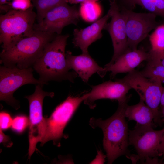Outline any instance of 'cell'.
I'll return each instance as SVG.
<instances>
[{"mask_svg": "<svg viewBox=\"0 0 164 164\" xmlns=\"http://www.w3.org/2000/svg\"><path fill=\"white\" fill-rule=\"evenodd\" d=\"M153 127L136 124L133 130H129V144L135 148L142 162L158 163V157L160 156L159 148L164 128L157 130Z\"/></svg>", "mask_w": 164, "mask_h": 164, "instance_id": "6", "label": "cell"}, {"mask_svg": "<svg viewBox=\"0 0 164 164\" xmlns=\"http://www.w3.org/2000/svg\"><path fill=\"white\" fill-rule=\"evenodd\" d=\"M79 10L66 2L53 8L39 23L35 24V29L60 35L63 28L70 24L76 25L80 17Z\"/></svg>", "mask_w": 164, "mask_h": 164, "instance_id": "12", "label": "cell"}, {"mask_svg": "<svg viewBox=\"0 0 164 164\" xmlns=\"http://www.w3.org/2000/svg\"><path fill=\"white\" fill-rule=\"evenodd\" d=\"M154 63L155 64H161L164 66V56L162 57L161 59L154 62Z\"/></svg>", "mask_w": 164, "mask_h": 164, "instance_id": "29", "label": "cell"}, {"mask_svg": "<svg viewBox=\"0 0 164 164\" xmlns=\"http://www.w3.org/2000/svg\"><path fill=\"white\" fill-rule=\"evenodd\" d=\"M131 89L120 79H116L115 81L109 80L92 86L84 101L89 105L95 100L102 99H115L118 101L125 97Z\"/></svg>", "mask_w": 164, "mask_h": 164, "instance_id": "14", "label": "cell"}, {"mask_svg": "<svg viewBox=\"0 0 164 164\" xmlns=\"http://www.w3.org/2000/svg\"><path fill=\"white\" fill-rule=\"evenodd\" d=\"M10 0H0V5L8 3Z\"/></svg>", "mask_w": 164, "mask_h": 164, "instance_id": "31", "label": "cell"}, {"mask_svg": "<svg viewBox=\"0 0 164 164\" xmlns=\"http://www.w3.org/2000/svg\"><path fill=\"white\" fill-rule=\"evenodd\" d=\"M161 111L162 112V116L164 118V106L161 107Z\"/></svg>", "mask_w": 164, "mask_h": 164, "instance_id": "32", "label": "cell"}, {"mask_svg": "<svg viewBox=\"0 0 164 164\" xmlns=\"http://www.w3.org/2000/svg\"><path fill=\"white\" fill-rule=\"evenodd\" d=\"M131 95H128L118 101V105L115 112L105 120L92 119L91 123L99 127L103 133V145L108 164H111L120 156L128 153V131L125 120V111Z\"/></svg>", "mask_w": 164, "mask_h": 164, "instance_id": "1", "label": "cell"}, {"mask_svg": "<svg viewBox=\"0 0 164 164\" xmlns=\"http://www.w3.org/2000/svg\"><path fill=\"white\" fill-rule=\"evenodd\" d=\"M147 78H156L164 83V66L161 64L147 63L145 68L140 71Z\"/></svg>", "mask_w": 164, "mask_h": 164, "instance_id": "22", "label": "cell"}, {"mask_svg": "<svg viewBox=\"0 0 164 164\" xmlns=\"http://www.w3.org/2000/svg\"><path fill=\"white\" fill-rule=\"evenodd\" d=\"M12 120L8 113L2 112L0 113V129L6 130L11 127Z\"/></svg>", "mask_w": 164, "mask_h": 164, "instance_id": "25", "label": "cell"}, {"mask_svg": "<svg viewBox=\"0 0 164 164\" xmlns=\"http://www.w3.org/2000/svg\"><path fill=\"white\" fill-rule=\"evenodd\" d=\"M125 115L128 121L134 120L136 122L137 124L153 127L154 123H155L153 111L140 98L138 104L132 105H127Z\"/></svg>", "mask_w": 164, "mask_h": 164, "instance_id": "17", "label": "cell"}, {"mask_svg": "<svg viewBox=\"0 0 164 164\" xmlns=\"http://www.w3.org/2000/svg\"><path fill=\"white\" fill-rule=\"evenodd\" d=\"M100 0H65V2L68 3L70 4H77L78 3H81L83 2L87 1H93L97 2Z\"/></svg>", "mask_w": 164, "mask_h": 164, "instance_id": "28", "label": "cell"}, {"mask_svg": "<svg viewBox=\"0 0 164 164\" xmlns=\"http://www.w3.org/2000/svg\"><path fill=\"white\" fill-rule=\"evenodd\" d=\"M131 5H140L150 12L164 18L163 0H125Z\"/></svg>", "mask_w": 164, "mask_h": 164, "instance_id": "18", "label": "cell"}, {"mask_svg": "<svg viewBox=\"0 0 164 164\" xmlns=\"http://www.w3.org/2000/svg\"><path fill=\"white\" fill-rule=\"evenodd\" d=\"M33 5L26 10L12 9L0 15V43L2 49L32 35L36 13Z\"/></svg>", "mask_w": 164, "mask_h": 164, "instance_id": "4", "label": "cell"}, {"mask_svg": "<svg viewBox=\"0 0 164 164\" xmlns=\"http://www.w3.org/2000/svg\"><path fill=\"white\" fill-rule=\"evenodd\" d=\"M120 79L137 92L140 98L153 111L155 124L162 125L163 116L159 108L164 87L161 81L156 78L146 77L135 69Z\"/></svg>", "mask_w": 164, "mask_h": 164, "instance_id": "5", "label": "cell"}, {"mask_svg": "<svg viewBox=\"0 0 164 164\" xmlns=\"http://www.w3.org/2000/svg\"><path fill=\"white\" fill-rule=\"evenodd\" d=\"M163 106H164V90L163 92L161 97L160 103V107L161 108Z\"/></svg>", "mask_w": 164, "mask_h": 164, "instance_id": "30", "label": "cell"}, {"mask_svg": "<svg viewBox=\"0 0 164 164\" xmlns=\"http://www.w3.org/2000/svg\"><path fill=\"white\" fill-rule=\"evenodd\" d=\"M32 67L25 69L10 67L4 66L0 67V100L16 109L20 107L19 102L13 97L14 92L22 86L28 84H46L33 76Z\"/></svg>", "mask_w": 164, "mask_h": 164, "instance_id": "9", "label": "cell"}, {"mask_svg": "<svg viewBox=\"0 0 164 164\" xmlns=\"http://www.w3.org/2000/svg\"><path fill=\"white\" fill-rule=\"evenodd\" d=\"M43 85H36L34 92L25 97L29 104V159L36 150L37 144L41 142L45 134L46 118L43 117V113L44 99L46 96L53 97L54 95L53 92L44 91L42 89Z\"/></svg>", "mask_w": 164, "mask_h": 164, "instance_id": "7", "label": "cell"}, {"mask_svg": "<svg viewBox=\"0 0 164 164\" xmlns=\"http://www.w3.org/2000/svg\"><path fill=\"white\" fill-rule=\"evenodd\" d=\"M110 17V13L108 11L104 16L87 27L75 29L73 39L74 46L79 48L82 53H88V48L91 44L102 37V31Z\"/></svg>", "mask_w": 164, "mask_h": 164, "instance_id": "15", "label": "cell"}, {"mask_svg": "<svg viewBox=\"0 0 164 164\" xmlns=\"http://www.w3.org/2000/svg\"><path fill=\"white\" fill-rule=\"evenodd\" d=\"M29 119L24 115H19L12 120L11 125L12 129L15 132L20 133L22 132L29 125Z\"/></svg>", "mask_w": 164, "mask_h": 164, "instance_id": "24", "label": "cell"}, {"mask_svg": "<svg viewBox=\"0 0 164 164\" xmlns=\"http://www.w3.org/2000/svg\"><path fill=\"white\" fill-rule=\"evenodd\" d=\"M35 30L31 36L2 49L0 54V63L6 67L20 69L33 67L42 55L46 45L57 35Z\"/></svg>", "mask_w": 164, "mask_h": 164, "instance_id": "3", "label": "cell"}, {"mask_svg": "<svg viewBox=\"0 0 164 164\" xmlns=\"http://www.w3.org/2000/svg\"><path fill=\"white\" fill-rule=\"evenodd\" d=\"M33 5L30 0H13L12 2L3 5L2 9L5 12L12 9L26 10Z\"/></svg>", "mask_w": 164, "mask_h": 164, "instance_id": "23", "label": "cell"}, {"mask_svg": "<svg viewBox=\"0 0 164 164\" xmlns=\"http://www.w3.org/2000/svg\"><path fill=\"white\" fill-rule=\"evenodd\" d=\"M87 97V93L81 96H68L55 108L49 118H46L45 132L41 142V146L49 141L56 144L61 138L65 127L81 103Z\"/></svg>", "mask_w": 164, "mask_h": 164, "instance_id": "8", "label": "cell"}, {"mask_svg": "<svg viewBox=\"0 0 164 164\" xmlns=\"http://www.w3.org/2000/svg\"><path fill=\"white\" fill-rule=\"evenodd\" d=\"M79 11L80 16L84 20L92 22L99 17L101 10L97 2L87 1L81 3Z\"/></svg>", "mask_w": 164, "mask_h": 164, "instance_id": "19", "label": "cell"}, {"mask_svg": "<svg viewBox=\"0 0 164 164\" xmlns=\"http://www.w3.org/2000/svg\"><path fill=\"white\" fill-rule=\"evenodd\" d=\"M151 50L164 51V25H159L149 36Z\"/></svg>", "mask_w": 164, "mask_h": 164, "instance_id": "21", "label": "cell"}, {"mask_svg": "<svg viewBox=\"0 0 164 164\" xmlns=\"http://www.w3.org/2000/svg\"><path fill=\"white\" fill-rule=\"evenodd\" d=\"M159 152L160 156H163L162 158L160 160V163L164 164V132L159 145Z\"/></svg>", "mask_w": 164, "mask_h": 164, "instance_id": "27", "label": "cell"}, {"mask_svg": "<svg viewBox=\"0 0 164 164\" xmlns=\"http://www.w3.org/2000/svg\"><path fill=\"white\" fill-rule=\"evenodd\" d=\"M66 58L70 70H73L84 82H87L90 77L94 73L102 70L101 67L90 56L88 53L77 56L67 51Z\"/></svg>", "mask_w": 164, "mask_h": 164, "instance_id": "16", "label": "cell"}, {"mask_svg": "<svg viewBox=\"0 0 164 164\" xmlns=\"http://www.w3.org/2000/svg\"><path fill=\"white\" fill-rule=\"evenodd\" d=\"M0 142L7 147H11L13 144L10 137L5 135L3 132L2 130L0 129Z\"/></svg>", "mask_w": 164, "mask_h": 164, "instance_id": "26", "label": "cell"}, {"mask_svg": "<svg viewBox=\"0 0 164 164\" xmlns=\"http://www.w3.org/2000/svg\"><path fill=\"white\" fill-rule=\"evenodd\" d=\"M122 10L126 18L128 48L131 50H136L139 43L159 26L156 20V15L151 12H135L125 8Z\"/></svg>", "mask_w": 164, "mask_h": 164, "instance_id": "10", "label": "cell"}, {"mask_svg": "<svg viewBox=\"0 0 164 164\" xmlns=\"http://www.w3.org/2000/svg\"><path fill=\"white\" fill-rule=\"evenodd\" d=\"M36 10L38 23L41 22L46 13L56 6L66 2L65 0H32Z\"/></svg>", "mask_w": 164, "mask_h": 164, "instance_id": "20", "label": "cell"}, {"mask_svg": "<svg viewBox=\"0 0 164 164\" xmlns=\"http://www.w3.org/2000/svg\"><path fill=\"white\" fill-rule=\"evenodd\" d=\"M111 20L104 29L109 32L112 42L114 53L111 61L104 68L113 64L124 53L130 50L127 44L126 18L122 10L121 11L116 0H109Z\"/></svg>", "mask_w": 164, "mask_h": 164, "instance_id": "11", "label": "cell"}, {"mask_svg": "<svg viewBox=\"0 0 164 164\" xmlns=\"http://www.w3.org/2000/svg\"><path fill=\"white\" fill-rule=\"evenodd\" d=\"M69 35H58L46 46L42 56L33 66L39 76V79L47 84L50 81L68 80L71 82L77 76L69 71L65 52Z\"/></svg>", "mask_w": 164, "mask_h": 164, "instance_id": "2", "label": "cell"}, {"mask_svg": "<svg viewBox=\"0 0 164 164\" xmlns=\"http://www.w3.org/2000/svg\"><path fill=\"white\" fill-rule=\"evenodd\" d=\"M149 56V53L142 48L128 51L120 56L111 65L103 68L98 73L103 77L108 71H110L111 77H113L119 73H129L142 61L147 60Z\"/></svg>", "mask_w": 164, "mask_h": 164, "instance_id": "13", "label": "cell"}]
</instances>
